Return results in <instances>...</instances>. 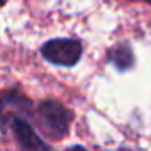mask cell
I'll use <instances>...</instances> for the list:
<instances>
[{
    "label": "cell",
    "instance_id": "1",
    "mask_svg": "<svg viewBox=\"0 0 151 151\" xmlns=\"http://www.w3.org/2000/svg\"><path fill=\"white\" fill-rule=\"evenodd\" d=\"M2 110L25 116L37 128V132L50 140L66 139L73 121V112L66 109L59 100H43L34 105L27 96L16 91L4 93Z\"/></svg>",
    "mask_w": 151,
    "mask_h": 151
},
{
    "label": "cell",
    "instance_id": "2",
    "mask_svg": "<svg viewBox=\"0 0 151 151\" xmlns=\"http://www.w3.org/2000/svg\"><path fill=\"white\" fill-rule=\"evenodd\" d=\"M7 130L13 132L18 147L23 151H30V149L48 151V149H52V146L39 137V132L30 123V119H27L22 114L2 110V133H6Z\"/></svg>",
    "mask_w": 151,
    "mask_h": 151
},
{
    "label": "cell",
    "instance_id": "3",
    "mask_svg": "<svg viewBox=\"0 0 151 151\" xmlns=\"http://www.w3.org/2000/svg\"><path fill=\"white\" fill-rule=\"evenodd\" d=\"M41 57L59 68H73L82 60L84 45L77 37H52L39 48Z\"/></svg>",
    "mask_w": 151,
    "mask_h": 151
},
{
    "label": "cell",
    "instance_id": "4",
    "mask_svg": "<svg viewBox=\"0 0 151 151\" xmlns=\"http://www.w3.org/2000/svg\"><path fill=\"white\" fill-rule=\"evenodd\" d=\"M107 60L109 64L119 71V73H126L130 69H133L135 66V53H133V48L128 41H119L116 43L114 46L109 48L107 52Z\"/></svg>",
    "mask_w": 151,
    "mask_h": 151
},
{
    "label": "cell",
    "instance_id": "5",
    "mask_svg": "<svg viewBox=\"0 0 151 151\" xmlns=\"http://www.w3.org/2000/svg\"><path fill=\"white\" fill-rule=\"evenodd\" d=\"M130 2H144V4L151 6V0H130Z\"/></svg>",
    "mask_w": 151,
    "mask_h": 151
},
{
    "label": "cell",
    "instance_id": "6",
    "mask_svg": "<svg viewBox=\"0 0 151 151\" xmlns=\"http://www.w3.org/2000/svg\"><path fill=\"white\" fill-rule=\"evenodd\" d=\"M4 4H7V0H4Z\"/></svg>",
    "mask_w": 151,
    "mask_h": 151
}]
</instances>
